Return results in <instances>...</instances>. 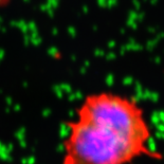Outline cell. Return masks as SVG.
<instances>
[{"mask_svg": "<svg viewBox=\"0 0 164 164\" xmlns=\"http://www.w3.org/2000/svg\"><path fill=\"white\" fill-rule=\"evenodd\" d=\"M152 130L143 108L126 95L88 94L67 124L61 164H129L152 156Z\"/></svg>", "mask_w": 164, "mask_h": 164, "instance_id": "obj_1", "label": "cell"}]
</instances>
